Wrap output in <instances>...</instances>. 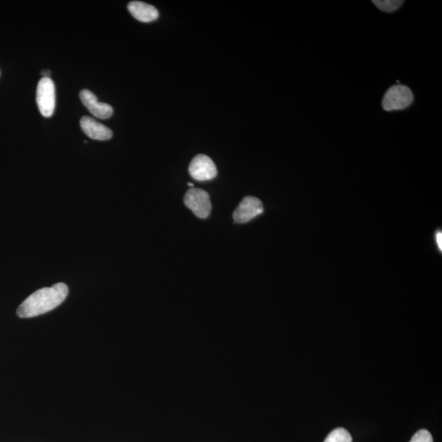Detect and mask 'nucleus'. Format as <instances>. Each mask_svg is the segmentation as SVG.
<instances>
[{
    "instance_id": "1",
    "label": "nucleus",
    "mask_w": 442,
    "mask_h": 442,
    "mask_svg": "<svg viewBox=\"0 0 442 442\" xmlns=\"http://www.w3.org/2000/svg\"><path fill=\"white\" fill-rule=\"evenodd\" d=\"M68 295V287L63 283L41 288L22 302L18 307L17 315L20 318H32L49 313L61 305Z\"/></svg>"
},
{
    "instance_id": "2",
    "label": "nucleus",
    "mask_w": 442,
    "mask_h": 442,
    "mask_svg": "<svg viewBox=\"0 0 442 442\" xmlns=\"http://www.w3.org/2000/svg\"><path fill=\"white\" fill-rule=\"evenodd\" d=\"M413 101V95L411 88L406 86L395 85L386 92L381 105L388 111L403 110L411 106Z\"/></svg>"
},
{
    "instance_id": "3",
    "label": "nucleus",
    "mask_w": 442,
    "mask_h": 442,
    "mask_svg": "<svg viewBox=\"0 0 442 442\" xmlns=\"http://www.w3.org/2000/svg\"><path fill=\"white\" fill-rule=\"evenodd\" d=\"M36 102L42 116L50 118L54 114L56 104L55 86L49 77L42 78L39 81Z\"/></svg>"
},
{
    "instance_id": "4",
    "label": "nucleus",
    "mask_w": 442,
    "mask_h": 442,
    "mask_svg": "<svg viewBox=\"0 0 442 442\" xmlns=\"http://www.w3.org/2000/svg\"><path fill=\"white\" fill-rule=\"evenodd\" d=\"M184 204L198 218L206 219L210 216L212 203L207 191L191 188L185 194Z\"/></svg>"
},
{
    "instance_id": "5",
    "label": "nucleus",
    "mask_w": 442,
    "mask_h": 442,
    "mask_svg": "<svg viewBox=\"0 0 442 442\" xmlns=\"http://www.w3.org/2000/svg\"><path fill=\"white\" fill-rule=\"evenodd\" d=\"M191 176L195 180L208 181L215 179L217 169L215 164L207 155H198L194 158L189 167Z\"/></svg>"
},
{
    "instance_id": "6",
    "label": "nucleus",
    "mask_w": 442,
    "mask_h": 442,
    "mask_svg": "<svg viewBox=\"0 0 442 442\" xmlns=\"http://www.w3.org/2000/svg\"><path fill=\"white\" fill-rule=\"evenodd\" d=\"M263 204L258 198L248 196L242 200L234 212V219L237 223L249 222L253 219L262 214Z\"/></svg>"
},
{
    "instance_id": "7",
    "label": "nucleus",
    "mask_w": 442,
    "mask_h": 442,
    "mask_svg": "<svg viewBox=\"0 0 442 442\" xmlns=\"http://www.w3.org/2000/svg\"><path fill=\"white\" fill-rule=\"evenodd\" d=\"M80 99L86 108L97 118L108 119L113 114V106L97 101V97L90 90H81Z\"/></svg>"
},
{
    "instance_id": "8",
    "label": "nucleus",
    "mask_w": 442,
    "mask_h": 442,
    "mask_svg": "<svg viewBox=\"0 0 442 442\" xmlns=\"http://www.w3.org/2000/svg\"><path fill=\"white\" fill-rule=\"evenodd\" d=\"M81 127L87 136L95 141H109L113 137V132L90 116H83L81 120Z\"/></svg>"
},
{
    "instance_id": "9",
    "label": "nucleus",
    "mask_w": 442,
    "mask_h": 442,
    "mask_svg": "<svg viewBox=\"0 0 442 442\" xmlns=\"http://www.w3.org/2000/svg\"><path fill=\"white\" fill-rule=\"evenodd\" d=\"M127 8L130 14L139 22H151L159 17V13L155 6L141 1L130 2Z\"/></svg>"
},
{
    "instance_id": "10",
    "label": "nucleus",
    "mask_w": 442,
    "mask_h": 442,
    "mask_svg": "<svg viewBox=\"0 0 442 442\" xmlns=\"http://www.w3.org/2000/svg\"><path fill=\"white\" fill-rule=\"evenodd\" d=\"M324 442H352V437L346 429L338 427L330 432Z\"/></svg>"
},
{
    "instance_id": "11",
    "label": "nucleus",
    "mask_w": 442,
    "mask_h": 442,
    "mask_svg": "<svg viewBox=\"0 0 442 442\" xmlns=\"http://www.w3.org/2000/svg\"><path fill=\"white\" fill-rule=\"evenodd\" d=\"M373 3L381 11L393 13L402 6L404 1L400 0H374Z\"/></svg>"
},
{
    "instance_id": "12",
    "label": "nucleus",
    "mask_w": 442,
    "mask_h": 442,
    "mask_svg": "<svg viewBox=\"0 0 442 442\" xmlns=\"http://www.w3.org/2000/svg\"><path fill=\"white\" fill-rule=\"evenodd\" d=\"M409 442H434L429 431L423 429L418 431Z\"/></svg>"
},
{
    "instance_id": "13",
    "label": "nucleus",
    "mask_w": 442,
    "mask_h": 442,
    "mask_svg": "<svg viewBox=\"0 0 442 442\" xmlns=\"http://www.w3.org/2000/svg\"><path fill=\"white\" fill-rule=\"evenodd\" d=\"M442 232L441 231H439L436 232V244L437 246H439V248L440 249L441 252L442 250Z\"/></svg>"
},
{
    "instance_id": "14",
    "label": "nucleus",
    "mask_w": 442,
    "mask_h": 442,
    "mask_svg": "<svg viewBox=\"0 0 442 442\" xmlns=\"http://www.w3.org/2000/svg\"><path fill=\"white\" fill-rule=\"evenodd\" d=\"M51 72L49 70H44V71L41 72V75L44 77H49Z\"/></svg>"
},
{
    "instance_id": "15",
    "label": "nucleus",
    "mask_w": 442,
    "mask_h": 442,
    "mask_svg": "<svg viewBox=\"0 0 442 442\" xmlns=\"http://www.w3.org/2000/svg\"><path fill=\"white\" fill-rule=\"evenodd\" d=\"M188 185L189 186V187H191V188H194V184H192V183H188Z\"/></svg>"
}]
</instances>
